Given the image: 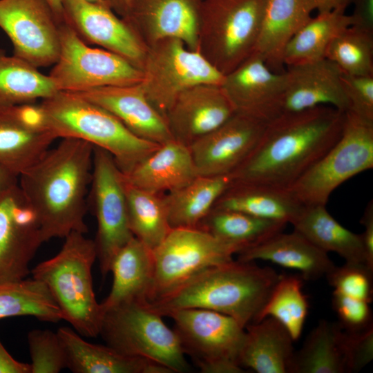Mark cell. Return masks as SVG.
Returning <instances> with one entry per match:
<instances>
[{
    "label": "cell",
    "instance_id": "obj_2",
    "mask_svg": "<svg viewBox=\"0 0 373 373\" xmlns=\"http://www.w3.org/2000/svg\"><path fill=\"white\" fill-rule=\"evenodd\" d=\"M94 146L64 137L18 178L38 219L44 242L86 234V195L91 184Z\"/></svg>",
    "mask_w": 373,
    "mask_h": 373
},
{
    "label": "cell",
    "instance_id": "obj_35",
    "mask_svg": "<svg viewBox=\"0 0 373 373\" xmlns=\"http://www.w3.org/2000/svg\"><path fill=\"white\" fill-rule=\"evenodd\" d=\"M57 91L49 75L0 48V106L32 104Z\"/></svg>",
    "mask_w": 373,
    "mask_h": 373
},
{
    "label": "cell",
    "instance_id": "obj_51",
    "mask_svg": "<svg viewBox=\"0 0 373 373\" xmlns=\"http://www.w3.org/2000/svg\"><path fill=\"white\" fill-rule=\"evenodd\" d=\"M18 176L0 167V195L18 183Z\"/></svg>",
    "mask_w": 373,
    "mask_h": 373
},
{
    "label": "cell",
    "instance_id": "obj_19",
    "mask_svg": "<svg viewBox=\"0 0 373 373\" xmlns=\"http://www.w3.org/2000/svg\"><path fill=\"white\" fill-rule=\"evenodd\" d=\"M56 139L45 124L39 104L0 106V167L19 178Z\"/></svg>",
    "mask_w": 373,
    "mask_h": 373
},
{
    "label": "cell",
    "instance_id": "obj_18",
    "mask_svg": "<svg viewBox=\"0 0 373 373\" xmlns=\"http://www.w3.org/2000/svg\"><path fill=\"white\" fill-rule=\"evenodd\" d=\"M220 86L236 113L266 124L280 115L285 88V71L272 70L255 53L225 75Z\"/></svg>",
    "mask_w": 373,
    "mask_h": 373
},
{
    "label": "cell",
    "instance_id": "obj_4",
    "mask_svg": "<svg viewBox=\"0 0 373 373\" xmlns=\"http://www.w3.org/2000/svg\"><path fill=\"white\" fill-rule=\"evenodd\" d=\"M39 106L57 138H77L105 150L123 174L161 145L137 136L110 112L74 93L57 91Z\"/></svg>",
    "mask_w": 373,
    "mask_h": 373
},
{
    "label": "cell",
    "instance_id": "obj_25",
    "mask_svg": "<svg viewBox=\"0 0 373 373\" xmlns=\"http://www.w3.org/2000/svg\"><path fill=\"white\" fill-rule=\"evenodd\" d=\"M238 254L240 261L262 260L295 269L307 280L326 276L336 266L327 253L295 230L289 233L279 232Z\"/></svg>",
    "mask_w": 373,
    "mask_h": 373
},
{
    "label": "cell",
    "instance_id": "obj_43",
    "mask_svg": "<svg viewBox=\"0 0 373 373\" xmlns=\"http://www.w3.org/2000/svg\"><path fill=\"white\" fill-rule=\"evenodd\" d=\"M370 303L333 291L332 305L341 326L348 332H355L372 325Z\"/></svg>",
    "mask_w": 373,
    "mask_h": 373
},
{
    "label": "cell",
    "instance_id": "obj_34",
    "mask_svg": "<svg viewBox=\"0 0 373 373\" xmlns=\"http://www.w3.org/2000/svg\"><path fill=\"white\" fill-rule=\"evenodd\" d=\"M286 225L240 211L212 209L197 227L236 247L239 253L283 231Z\"/></svg>",
    "mask_w": 373,
    "mask_h": 373
},
{
    "label": "cell",
    "instance_id": "obj_46",
    "mask_svg": "<svg viewBox=\"0 0 373 373\" xmlns=\"http://www.w3.org/2000/svg\"><path fill=\"white\" fill-rule=\"evenodd\" d=\"M350 26L373 33V0H353Z\"/></svg>",
    "mask_w": 373,
    "mask_h": 373
},
{
    "label": "cell",
    "instance_id": "obj_32",
    "mask_svg": "<svg viewBox=\"0 0 373 373\" xmlns=\"http://www.w3.org/2000/svg\"><path fill=\"white\" fill-rule=\"evenodd\" d=\"M345 332L338 322L321 320L294 352L288 373L346 372Z\"/></svg>",
    "mask_w": 373,
    "mask_h": 373
},
{
    "label": "cell",
    "instance_id": "obj_9",
    "mask_svg": "<svg viewBox=\"0 0 373 373\" xmlns=\"http://www.w3.org/2000/svg\"><path fill=\"white\" fill-rule=\"evenodd\" d=\"M184 354L203 373L244 372L238 364L245 328L236 320L212 310L186 308L168 312Z\"/></svg>",
    "mask_w": 373,
    "mask_h": 373
},
{
    "label": "cell",
    "instance_id": "obj_12",
    "mask_svg": "<svg viewBox=\"0 0 373 373\" xmlns=\"http://www.w3.org/2000/svg\"><path fill=\"white\" fill-rule=\"evenodd\" d=\"M60 50L49 76L59 91L77 93L141 83V69L122 57L86 44L66 21L59 23Z\"/></svg>",
    "mask_w": 373,
    "mask_h": 373
},
{
    "label": "cell",
    "instance_id": "obj_14",
    "mask_svg": "<svg viewBox=\"0 0 373 373\" xmlns=\"http://www.w3.org/2000/svg\"><path fill=\"white\" fill-rule=\"evenodd\" d=\"M59 23L47 0H0V28L13 55L37 68L57 61Z\"/></svg>",
    "mask_w": 373,
    "mask_h": 373
},
{
    "label": "cell",
    "instance_id": "obj_29",
    "mask_svg": "<svg viewBox=\"0 0 373 373\" xmlns=\"http://www.w3.org/2000/svg\"><path fill=\"white\" fill-rule=\"evenodd\" d=\"M111 291L100 303L103 312L131 301H146L153 275V251L135 237L115 256L110 268Z\"/></svg>",
    "mask_w": 373,
    "mask_h": 373
},
{
    "label": "cell",
    "instance_id": "obj_1",
    "mask_svg": "<svg viewBox=\"0 0 373 373\" xmlns=\"http://www.w3.org/2000/svg\"><path fill=\"white\" fill-rule=\"evenodd\" d=\"M345 117L325 105L279 115L267 124L253 151L229 174L231 183L289 189L338 140Z\"/></svg>",
    "mask_w": 373,
    "mask_h": 373
},
{
    "label": "cell",
    "instance_id": "obj_40",
    "mask_svg": "<svg viewBox=\"0 0 373 373\" xmlns=\"http://www.w3.org/2000/svg\"><path fill=\"white\" fill-rule=\"evenodd\" d=\"M325 58L344 74L373 76V33L346 28L332 40Z\"/></svg>",
    "mask_w": 373,
    "mask_h": 373
},
{
    "label": "cell",
    "instance_id": "obj_47",
    "mask_svg": "<svg viewBox=\"0 0 373 373\" xmlns=\"http://www.w3.org/2000/svg\"><path fill=\"white\" fill-rule=\"evenodd\" d=\"M360 222L365 229L361 234L365 254L366 265L373 270V202L366 206Z\"/></svg>",
    "mask_w": 373,
    "mask_h": 373
},
{
    "label": "cell",
    "instance_id": "obj_26",
    "mask_svg": "<svg viewBox=\"0 0 373 373\" xmlns=\"http://www.w3.org/2000/svg\"><path fill=\"white\" fill-rule=\"evenodd\" d=\"M131 185L155 193L175 191L197 176L188 146L171 140L123 174Z\"/></svg>",
    "mask_w": 373,
    "mask_h": 373
},
{
    "label": "cell",
    "instance_id": "obj_41",
    "mask_svg": "<svg viewBox=\"0 0 373 373\" xmlns=\"http://www.w3.org/2000/svg\"><path fill=\"white\" fill-rule=\"evenodd\" d=\"M30 373H58L66 368V356L57 332L33 329L28 334Z\"/></svg>",
    "mask_w": 373,
    "mask_h": 373
},
{
    "label": "cell",
    "instance_id": "obj_6",
    "mask_svg": "<svg viewBox=\"0 0 373 373\" xmlns=\"http://www.w3.org/2000/svg\"><path fill=\"white\" fill-rule=\"evenodd\" d=\"M145 301H131L103 312L99 335L125 355L162 364L173 373L189 370L179 337Z\"/></svg>",
    "mask_w": 373,
    "mask_h": 373
},
{
    "label": "cell",
    "instance_id": "obj_52",
    "mask_svg": "<svg viewBox=\"0 0 373 373\" xmlns=\"http://www.w3.org/2000/svg\"><path fill=\"white\" fill-rule=\"evenodd\" d=\"M53 10L59 22L66 21L61 0H47Z\"/></svg>",
    "mask_w": 373,
    "mask_h": 373
},
{
    "label": "cell",
    "instance_id": "obj_31",
    "mask_svg": "<svg viewBox=\"0 0 373 373\" xmlns=\"http://www.w3.org/2000/svg\"><path fill=\"white\" fill-rule=\"evenodd\" d=\"M57 333L65 350L66 368L74 373H146L151 361L87 342L70 327H61Z\"/></svg>",
    "mask_w": 373,
    "mask_h": 373
},
{
    "label": "cell",
    "instance_id": "obj_21",
    "mask_svg": "<svg viewBox=\"0 0 373 373\" xmlns=\"http://www.w3.org/2000/svg\"><path fill=\"white\" fill-rule=\"evenodd\" d=\"M235 113L220 86L200 84L178 95L165 119L173 140L189 147Z\"/></svg>",
    "mask_w": 373,
    "mask_h": 373
},
{
    "label": "cell",
    "instance_id": "obj_15",
    "mask_svg": "<svg viewBox=\"0 0 373 373\" xmlns=\"http://www.w3.org/2000/svg\"><path fill=\"white\" fill-rule=\"evenodd\" d=\"M44 242L37 216L17 183L0 195V283L25 279Z\"/></svg>",
    "mask_w": 373,
    "mask_h": 373
},
{
    "label": "cell",
    "instance_id": "obj_20",
    "mask_svg": "<svg viewBox=\"0 0 373 373\" xmlns=\"http://www.w3.org/2000/svg\"><path fill=\"white\" fill-rule=\"evenodd\" d=\"M202 0H133L125 19L146 47L176 38L198 51V30Z\"/></svg>",
    "mask_w": 373,
    "mask_h": 373
},
{
    "label": "cell",
    "instance_id": "obj_17",
    "mask_svg": "<svg viewBox=\"0 0 373 373\" xmlns=\"http://www.w3.org/2000/svg\"><path fill=\"white\" fill-rule=\"evenodd\" d=\"M61 1L66 21L82 40L100 46L141 69L147 47L125 19L102 1Z\"/></svg>",
    "mask_w": 373,
    "mask_h": 373
},
{
    "label": "cell",
    "instance_id": "obj_23",
    "mask_svg": "<svg viewBox=\"0 0 373 373\" xmlns=\"http://www.w3.org/2000/svg\"><path fill=\"white\" fill-rule=\"evenodd\" d=\"M74 93L104 108L142 139L159 144L173 140L164 117L148 99L141 83L97 87Z\"/></svg>",
    "mask_w": 373,
    "mask_h": 373
},
{
    "label": "cell",
    "instance_id": "obj_42",
    "mask_svg": "<svg viewBox=\"0 0 373 373\" xmlns=\"http://www.w3.org/2000/svg\"><path fill=\"white\" fill-rule=\"evenodd\" d=\"M372 272L365 264L345 262L341 267L335 266L325 277L334 291L371 303Z\"/></svg>",
    "mask_w": 373,
    "mask_h": 373
},
{
    "label": "cell",
    "instance_id": "obj_3",
    "mask_svg": "<svg viewBox=\"0 0 373 373\" xmlns=\"http://www.w3.org/2000/svg\"><path fill=\"white\" fill-rule=\"evenodd\" d=\"M281 275L254 261L233 259L194 276L146 305L162 316L173 310L198 308L220 312L243 327L254 323Z\"/></svg>",
    "mask_w": 373,
    "mask_h": 373
},
{
    "label": "cell",
    "instance_id": "obj_49",
    "mask_svg": "<svg viewBox=\"0 0 373 373\" xmlns=\"http://www.w3.org/2000/svg\"><path fill=\"white\" fill-rule=\"evenodd\" d=\"M353 0H314L315 10L318 13L332 10L345 11Z\"/></svg>",
    "mask_w": 373,
    "mask_h": 373
},
{
    "label": "cell",
    "instance_id": "obj_22",
    "mask_svg": "<svg viewBox=\"0 0 373 373\" xmlns=\"http://www.w3.org/2000/svg\"><path fill=\"white\" fill-rule=\"evenodd\" d=\"M342 74L338 66L326 58L287 66L280 115L322 105L346 113L350 106Z\"/></svg>",
    "mask_w": 373,
    "mask_h": 373
},
{
    "label": "cell",
    "instance_id": "obj_50",
    "mask_svg": "<svg viewBox=\"0 0 373 373\" xmlns=\"http://www.w3.org/2000/svg\"><path fill=\"white\" fill-rule=\"evenodd\" d=\"M117 15L122 18L128 16L133 0H103Z\"/></svg>",
    "mask_w": 373,
    "mask_h": 373
},
{
    "label": "cell",
    "instance_id": "obj_33",
    "mask_svg": "<svg viewBox=\"0 0 373 373\" xmlns=\"http://www.w3.org/2000/svg\"><path fill=\"white\" fill-rule=\"evenodd\" d=\"M231 184L229 175L197 176L186 185L164 195L171 228L197 227Z\"/></svg>",
    "mask_w": 373,
    "mask_h": 373
},
{
    "label": "cell",
    "instance_id": "obj_8",
    "mask_svg": "<svg viewBox=\"0 0 373 373\" xmlns=\"http://www.w3.org/2000/svg\"><path fill=\"white\" fill-rule=\"evenodd\" d=\"M372 168L373 122L347 111L338 140L289 189L304 205H326L342 183Z\"/></svg>",
    "mask_w": 373,
    "mask_h": 373
},
{
    "label": "cell",
    "instance_id": "obj_45",
    "mask_svg": "<svg viewBox=\"0 0 373 373\" xmlns=\"http://www.w3.org/2000/svg\"><path fill=\"white\" fill-rule=\"evenodd\" d=\"M345 332L346 372H359L373 358V325L358 331Z\"/></svg>",
    "mask_w": 373,
    "mask_h": 373
},
{
    "label": "cell",
    "instance_id": "obj_24",
    "mask_svg": "<svg viewBox=\"0 0 373 373\" xmlns=\"http://www.w3.org/2000/svg\"><path fill=\"white\" fill-rule=\"evenodd\" d=\"M314 10V0H267L253 53L272 70L283 73L285 49Z\"/></svg>",
    "mask_w": 373,
    "mask_h": 373
},
{
    "label": "cell",
    "instance_id": "obj_13",
    "mask_svg": "<svg viewBox=\"0 0 373 373\" xmlns=\"http://www.w3.org/2000/svg\"><path fill=\"white\" fill-rule=\"evenodd\" d=\"M92 198L97 229L93 240L103 277L117 253L133 237L128 217L124 178L113 156L94 146Z\"/></svg>",
    "mask_w": 373,
    "mask_h": 373
},
{
    "label": "cell",
    "instance_id": "obj_28",
    "mask_svg": "<svg viewBox=\"0 0 373 373\" xmlns=\"http://www.w3.org/2000/svg\"><path fill=\"white\" fill-rule=\"evenodd\" d=\"M285 327L272 317L251 323L238 356V364L258 373H288L294 350Z\"/></svg>",
    "mask_w": 373,
    "mask_h": 373
},
{
    "label": "cell",
    "instance_id": "obj_27",
    "mask_svg": "<svg viewBox=\"0 0 373 373\" xmlns=\"http://www.w3.org/2000/svg\"><path fill=\"white\" fill-rule=\"evenodd\" d=\"M304 206L289 189L231 183L217 200L213 209L236 211L292 224Z\"/></svg>",
    "mask_w": 373,
    "mask_h": 373
},
{
    "label": "cell",
    "instance_id": "obj_48",
    "mask_svg": "<svg viewBox=\"0 0 373 373\" xmlns=\"http://www.w3.org/2000/svg\"><path fill=\"white\" fill-rule=\"evenodd\" d=\"M0 373H30L29 363L15 359L0 341Z\"/></svg>",
    "mask_w": 373,
    "mask_h": 373
},
{
    "label": "cell",
    "instance_id": "obj_53",
    "mask_svg": "<svg viewBox=\"0 0 373 373\" xmlns=\"http://www.w3.org/2000/svg\"><path fill=\"white\" fill-rule=\"evenodd\" d=\"M86 1L95 2V1H103V0H86Z\"/></svg>",
    "mask_w": 373,
    "mask_h": 373
},
{
    "label": "cell",
    "instance_id": "obj_36",
    "mask_svg": "<svg viewBox=\"0 0 373 373\" xmlns=\"http://www.w3.org/2000/svg\"><path fill=\"white\" fill-rule=\"evenodd\" d=\"M350 24V15L345 11L332 10L318 13L287 45L283 54L285 66L325 59L327 48L332 40Z\"/></svg>",
    "mask_w": 373,
    "mask_h": 373
},
{
    "label": "cell",
    "instance_id": "obj_11",
    "mask_svg": "<svg viewBox=\"0 0 373 373\" xmlns=\"http://www.w3.org/2000/svg\"><path fill=\"white\" fill-rule=\"evenodd\" d=\"M153 275L146 302H153L207 269L233 260L238 249L198 227L171 229L153 251Z\"/></svg>",
    "mask_w": 373,
    "mask_h": 373
},
{
    "label": "cell",
    "instance_id": "obj_38",
    "mask_svg": "<svg viewBox=\"0 0 373 373\" xmlns=\"http://www.w3.org/2000/svg\"><path fill=\"white\" fill-rule=\"evenodd\" d=\"M22 316L50 323L62 320L59 308L43 283L25 278L0 283V319Z\"/></svg>",
    "mask_w": 373,
    "mask_h": 373
},
{
    "label": "cell",
    "instance_id": "obj_39",
    "mask_svg": "<svg viewBox=\"0 0 373 373\" xmlns=\"http://www.w3.org/2000/svg\"><path fill=\"white\" fill-rule=\"evenodd\" d=\"M303 280L300 275H281L256 323L272 317L285 327L294 341L298 340L309 309L307 298L302 289Z\"/></svg>",
    "mask_w": 373,
    "mask_h": 373
},
{
    "label": "cell",
    "instance_id": "obj_5",
    "mask_svg": "<svg viewBox=\"0 0 373 373\" xmlns=\"http://www.w3.org/2000/svg\"><path fill=\"white\" fill-rule=\"evenodd\" d=\"M97 259L94 241L84 233L72 232L53 257L31 271L43 283L57 305L62 320L83 336L99 335L102 311L93 290L92 267Z\"/></svg>",
    "mask_w": 373,
    "mask_h": 373
},
{
    "label": "cell",
    "instance_id": "obj_7",
    "mask_svg": "<svg viewBox=\"0 0 373 373\" xmlns=\"http://www.w3.org/2000/svg\"><path fill=\"white\" fill-rule=\"evenodd\" d=\"M267 0H202L198 51L223 75L253 52Z\"/></svg>",
    "mask_w": 373,
    "mask_h": 373
},
{
    "label": "cell",
    "instance_id": "obj_16",
    "mask_svg": "<svg viewBox=\"0 0 373 373\" xmlns=\"http://www.w3.org/2000/svg\"><path fill=\"white\" fill-rule=\"evenodd\" d=\"M267 124L235 113L222 125L189 146L198 176L231 174L250 155Z\"/></svg>",
    "mask_w": 373,
    "mask_h": 373
},
{
    "label": "cell",
    "instance_id": "obj_44",
    "mask_svg": "<svg viewBox=\"0 0 373 373\" xmlns=\"http://www.w3.org/2000/svg\"><path fill=\"white\" fill-rule=\"evenodd\" d=\"M343 85L349 102V111L373 122V76L342 74Z\"/></svg>",
    "mask_w": 373,
    "mask_h": 373
},
{
    "label": "cell",
    "instance_id": "obj_37",
    "mask_svg": "<svg viewBox=\"0 0 373 373\" xmlns=\"http://www.w3.org/2000/svg\"><path fill=\"white\" fill-rule=\"evenodd\" d=\"M124 184L131 231L153 251L171 230L164 195L134 186L125 178Z\"/></svg>",
    "mask_w": 373,
    "mask_h": 373
},
{
    "label": "cell",
    "instance_id": "obj_30",
    "mask_svg": "<svg viewBox=\"0 0 373 373\" xmlns=\"http://www.w3.org/2000/svg\"><path fill=\"white\" fill-rule=\"evenodd\" d=\"M325 207L305 205L291 224L294 230L322 251L336 253L345 262L366 265L361 234L345 228L330 215Z\"/></svg>",
    "mask_w": 373,
    "mask_h": 373
},
{
    "label": "cell",
    "instance_id": "obj_10",
    "mask_svg": "<svg viewBox=\"0 0 373 373\" xmlns=\"http://www.w3.org/2000/svg\"><path fill=\"white\" fill-rule=\"evenodd\" d=\"M141 70L144 93L157 111L165 115L178 97L200 84L221 86L224 75L199 51L176 38H166L148 46Z\"/></svg>",
    "mask_w": 373,
    "mask_h": 373
}]
</instances>
